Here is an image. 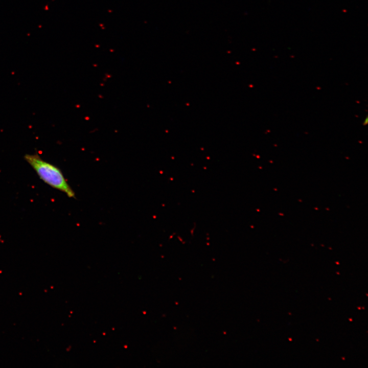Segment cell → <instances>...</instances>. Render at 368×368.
<instances>
[{"instance_id":"7a4b0ae2","label":"cell","mask_w":368,"mask_h":368,"mask_svg":"<svg viewBox=\"0 0 368 368\" xmlns=\"http://www.w3.org/2000/svg\"><path fill=\"white\" fill-rule=\"evenodd\" d=\"M367 123H368V122H367V117H366V119H365V121L363 122V125H366V124H367Z\"/></svg>"},{"instance_id":"6da1fadb","label":"cell","mask_w":368,"mask_h":368,"mask_svg":"<svg viewBox=\"0 0 368 368\" xmlns=\"http://www.w3.org/2000/svg\"><path fill=\"white\" fill-rule=\"evenodd\" d=\"M24 158L43 182L53 188L64 193L68 197L75 198L74 191L60 169L44 160L37 153L26 154Z\"/></svg>"}]
</instances>
